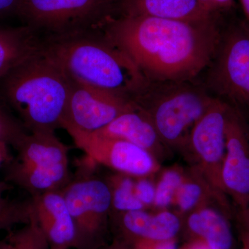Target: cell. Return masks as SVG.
I'll list each match as a JSON object with an SVG mask.
<instances>
[{
    "label": "cell",
    "instance_id": "6da1fadb",
    "mask_svg": "<svg viewBox=\"0 0 249 249\" xmlns=\"http://www.w3.org/2000/svg\"><path fill=\"white\" fill-rule=\"evenodd\" d=\"M225 21L224 14L198 22L118 16L103 29L147 80L178 83L191 81L214 60Z\"/></svg>",
    "mask_w": 249,
    "mask_h": 249
},
{
    "label": "cell",
    "instance_id": "7a4b0ae2",
    "mask_svg": "<svg viewBox=\"0 0 249 249\" xmlns=\"http://www.w3.org/2000/svg\"><path fill=\"white\" fill-rule=\"evenodd\" d=\"M44 43L76 83L130 98L148 84L139 67L103 28L44 39Z\"/></svg>",
    "mask_w": 249,
    "mask_h": 249
},
{
    "label": "cell",
    "instance_id": "3957f363",
    "mask_svg": "<svg viewBox=\"0 0 249 249\" xmlns=\"http://www.w3.org/2000/svg\"><path fill=\"white\" fill-rule=\"evenodd\" d=\"M71 80L48 51L24 60L0 80V98L29 132L60 127Z\"/></svg>",
    "mask_w": 249,
    "mask_h": 249
},
{
    "label": "cell",
    "instance_id": "277c9868",
    "mask_svg": "<svg viewBox=\"0 0 249 249\" xmlns=\"http://www.w3.org/2000/svg\"><path fill=\"white\" fill-rule=\"evenodd\" d=\"M188 82H165L166 85L156 91L150 89L148 83L132 97L147 113L169 150H182L193 126L214 99Z\"/></svg>",
    "mask_w": 249,
    "mask_h": 249
},
{
    "label": "cell",
    "instance_id": "5b68a950",
    "mask_svg": "<svg viewBox=\"0 0 249 249\" xmlns=\"http://www.w3.org/2000/svg\"><path fill=\"white\" fill-rule=\"evenodd\" d=\"M14 148L18 155L7 165L6 180L31 196L61 191L71 181L69 149L55 132H27Z\"/></svg>",
    "mask_w": 249,
    "mask_h": 249
},
{
    "label": "cell",
    "instance_id": "8992f818",
    "mask_svg": "<svg viewBox=\"0 0 249 249\" xmlns=\"http://www.w3.org/2000/svg\"><path fill=\"white\" fill-rule=\"evenodd\" d=\"M119 0H19L16 16L42 39L100 29L118 17Z\"/></svg>",
    "mask_w": 249,
    "mask_h": 249
},
{
    "label": "cell",
    "instance_id": "52a82bcc",
    "mask_svg": "<svg viewBox=\"0 0 249 249\" xmlns=\"http://www.w3.org/2000/svg\"><path fill=\"white\" fill-rule=\"evenodd\" d=\"M211 75L220 99L249 115V27L245 19L226 21Z\"/></svg>",
    "mask_w": 249,
    "mask_h": 249
},
{
    "label": "cell",
    "instance_id": "ba28073f",
    "mask_svg": "<svg viewBox=\"0 0 249 249\" xmlns=\"http://www.w3.org/2000/svg\"><path fill=\"white\" fill-rule=\"evenodd\" d=\"M76 231V249L106 246L111 211L110 189L94 176L71 179L62 190Z\"/></svg>",
    "mask_w": 249,
    "mask_h": 249
},
{
    "label": "cell",
    "instance_id": "9c48e42d",
    "mask_svg": "<svg viewBox=\"0 0 249 249\" xmlns=\"http://www.w3.org/2000/svg\"><path fill=\"white\" fill-rule=\"evenodd\" d=\"M229 105L219 98L192 128L181 152L214 189L226 196L222 172L226 153L225 127Z\"/></svg>",
    "mask_w": 249,
    "mask_h": 249
},
{
    "label": "cell",
    "instance_id": "30bf717a",
    "mask_svg": "<svg viewBox=\"0 0 249 249\" xmlns=\"http://www.w3.org/2000/svg\"><path fill=\"white\" fill-rule=\"evenodd\" d=\"M134 106L132 98L71 80L60 127L96 132Z\"/></svg>",
    "mask_w": 249,
    "mask_h": 249
},
{
    "label": "cell",
    "instance_id": "8fae6325",
    "mask_svg": "<svg viewBox=\"0 0 249 249\" xmlns=\"http://www.w3.org/2000/svg\"><path fill=\"white\" fill-rule=\"evenodd\" d=\"M76 146L94 163L132 178H147L160 169L152 154L131 142L107 138L93 132L67 129Z\"/></svg>",
    "mask_w": 249,
    "mask_h": 249
},
{
    "label": "cell",
    "instance_id": "7c38bea8",
    "mask_svg": "<svg viewBox=\"0 0 249 249\" xmlns=\"http://www.w3.org/2000/svg\"><path fill=\"white\" fill-rule=\"evenodd\" d=\"M225 137L222 184L240 214L249 207V130L245 116L230 105Z\"/></svg>",
    "mask_w": 249,
    "mask_h": 249
},
{
    "label": "cell",
    "instance_id": "4fadbf2b",
    "mask_svg": "<svg viewBox=\"0 0 249 249\" xmlns=\"http://www.w3.org/2000/svg\"><path fill=\"white\" fill-rule=\"evenodd\" d=\"M110 224L117 235L116 241L126 245L139 241L175 240L183 224L178 213H150L145 210L111 213Z\"/></svg>",
    "mask_w": 249,
    "mask_h": 249
},
{
    "label": "cell",
    "instance_id": "5bb4252c",
    "mask_svg": "<svg viewBox=\"0 0 249 249\" xmlns=\"http://www.w3.org/2000/svg\"><path fill=\"white\" fill-rule=\"evenodd\" d=\"M31 201L33 214L50 249H75L76 227L62 190L32 196Z\"/></svg>",
    "mask_w": 249,
    "mask_h": 249
},
{
    "label": "cell",
    "instance_id": "9a60e30c",
    "mask_svg": "<svg viewBox=\"0 0 249 249\" xmlns=\"http://www.w3.org/2000/svg\"><path fill=\"white\" fill-rule=\"evenodd\" d=\"M93 133L133 143L150 152L159 161L166 157L169 150L162 142L147 113L136 103L133 108Z\"/></svg>",
    "mask_w": 249,
    "mask_h": 249
},
{
    "label": "cell",
    "instance_id": "2e32d148",
    "mask_svg": "<svg viewBox=\"0 0 249 249\" xmlns=\"http://www.w3.org/2000/svg\"><path fill=\"white\" fill-rule=\"evenodd\" d=\"M227 213L205 205L187 214L185 227L192 241L201 242L209 249H231L233 235Z\"/></svg>",
    "mask_w": 249,
    "mask_h": 249
},
{
    "label": "cell",
    "instance_id": "e0dca14e",
    "mask_svg": "<svg viewBox=\"0 0 249 249\" xmlns=\"http://www.w3.org/2000/svg\"><path fill=\"white\" fill-rule=\"evenodd\" d=\"M118 11L119 16H146L188 22L206 21L214 15L206 12L198 0H119Z\"/></svg>",
    "mask_w": 249,
    "mask_h": 249
},
{
    "label": "cell",
    "instance_id": "ac0fdd59",
    "mask_svg": "<svg viewBox=\"0 0 249 249\" xmlns=\"http://www.w3.org/2000/svg\"><path fill=\"white\" fill-rule=\"evenodd\" d=\"M43 45V39L27 26H0V80Z\"/></svg>",
    "mask_w": 249,
    "mask_h": 249
},
{
    "label": "cell",
    "instance_id": "d6986e66",
    "mask_svg": "<svg viewBox=\"0 0 249 249\" xmlns=\"http://www.w3.org/2000/svg\"><path fill=\"white\" fill-rule=\"evenodd\" d=\"M211 199L217 201L230 210L227 196L216 191L197 170L192 167L185 172L184 178L175 195L173 204L178 207L180 215L188 214L209 204Z\"/></svg>",
    "mask_w": 249,
    "mask_h": 249
},
{
    "label": "cell",
    "instance_id": "ffe728a7",
    "mask_svg": "<svg viewBox=\"0 0 249 249\" xmlns=\"http://www.w3.org/2000/svg\"><path fill=\"white\" fill-rule=\"evenodd\" d=\"M111 195V213H124L145 210V206L135 194L133 178L117 173L108 178Z\"/></svg>",
    "mask_w": 249,
    "mask_h": 249
},
{
    "label": "cell",
    "instance_id": "44dd1931",
    "mask_svg": "<svg viewBox=\"0 0 249 249\" xmlns=\"http://www.w3.org/2000/svg\"><path fill=\"white\" fill-rule=\"evenodd\" d=\"M33 216L32 201H16L0 196V231L9 230L17 224H27Z\"/></svg>",
    "mask_w": 249,
    "mask_h": 249
},
{
    "label": "cell",
    "instance_id": "7402d4cb",
    "mask_svg": "<svg viewBox=\"0 0 249 249\" xmlns=\"http://www.w3.org/2000/svg\"><path fill=\"white\" fill-rule=\"evenodd\" d=\"M185 172L178 168H170L162 173L156 186V196L153 206L165 209L173 204L175 195L181 186Z\"/></svg>",
    "mask_w": 249,
    "mask_h": 249
},
{
    "label": "cell",
    "instance_id": "603a6c76",
    "mask_svg": "<svg viewBox=\"0 0 249 249\" xmlns=\"http://www.w3.org/2000/svg\"><path fill=\"white\" fill-rule=\"evenodd\" d=\"M16 249H50L49 242L33 214L31 222L18 231L10 233Z\"/></svg>",
    "mask_w": 249,
    "mask_h": 249
},
{
    "label": "cell",
    "instance_id": "cb8c5ba5",
    "mask_svg": "<svg viewBox=\"0 0 249 249\" xmlns=\"http://www.w3.org/2000/svg\"><path fill=\"white\" fill-rule=\"evenodd\" d=\"M26 133V129L20 121L0 104V144L15 147Z\"/></svg>",
    "mask_w": 249,
    "mask_h": 249
},
{
    "label": "cell",
    "instance_id": "d4e9b609",
    "mask_svg": "<svg viewBox=\"0 0 249 249\" xmlns=\"http://www.w3.org/2000/svg\"><path fill=\"white\" fill-rule=\"evenodd\" d=\"M135 194L144 206H152L155 202L156 186L147 178H138L134 186Z\"/></svg>",
    "mask_w": 249,
    "mask_h": 249
},
{
    "label": "cell",
    "instance_id": "484cf974",
    "mask_svg": "<svg viewBox=\"0 0 249 249\" xmlns=\"http://www.w3.org/2000/svg\"><path fill=\"white\" fill-rule=\"evenodd\" d=\"M201 7L210 14L232 11L235 0H198Z\"/></svg>",
    "mask_w": 249,
    "mask_h": 249
},
{
    "label": "cell",
    "instance_id": "4316f807",
    "mask_svg": "<svg viewBox=\"0 0 249 249\" xmlns=\"http://www.w3.org/2000/svg\"><path fill=\"white\" fill-rule=\"evenodd\" d=\"M127 246L129 249H178L176 239L166 241H139Z\"/></svg>",
    "mask_w": 249,
    "mask_h": 249
},
{
    "label": "cell",
    "instance_id": "83f0119b",
    "mask_svg": "<svg viewBox=\"0 0 249 249\" xmlns=\"http://www.w3.org/2000/svg\"><path fill=\"white\" fill-rule=\"evenodd\" d=\"M19 0H0V18L16 15Z\"/></svg>",
    "mask_w": 249,
    "mask_h": 249
},
{
    "label": "cell",
    "instance_id": "f1b7e54d",
    "mask_svg": "<svg viewBox=\"0 0 249 249\" xmlns=\"http://www.w3.org/2000/svg\"><path fill=\"white\" fill-rule=\"evenodd\" d=\"M245 14L246 22L249 25V0H239Z\"/></svg>",
    "mask_w": 249,
    "mask_h": 249
},
{
    "label": "cell",
    "instance_id": "f546056e",
    "mask_svg": "<svg viewBox=\"0 0 249 249\" xmlns=\"http://www.w3.org/2000/svg\"><path fill=\"white\" fill-rule=\"evenodd\" d=\"M241 242L242 249H249V234L244 229L241 231Z\"/></svg>",
    "mask_w": 249,
    "mask_h": 249
},
{
    "label": "cell",
    "instance_id": "4dcf8cb0",
    "mask_svg": "<svg viewBox=\"0 0 249 249\" xmlns=\"http://www.w3.org/2000/svg\"><path fill=\"white\" fill-rule=\"evenodd\" d=\"M100 249H129V248L127 245L115 240L111 245L105 246Z\"/></svg>",
    "mask_w": 249,
    "mask_h": 249
},
{
    "label": "cell",
    "instance_id": "1f68e13d",
    "mask_svg": "<svg viewBox=\"0 0 249 249\" xmlns=\"http://www.w3.org/2000/svg\"><path fill=\"white\" fill-rule=\"evenodd\" d=\"M182 249H209L201 242H196V241H192L191 243L186 245L184 248Z\"/></svg>",
    "mask_w": 249,
    "mask_h": 249
},
{
    "label": "cell",
    "instance_id": "d6a6232c",
    "mask_svg": "<svg viewBox=\"0 0 249 249\" xmlns=\"http://www.w3.org/2000/svg\"><path fill=\"white\" fill-rule=\"evenodd\" d=\"M11 188V186L8 184L7 183L0 182V196H1L2 193L5 191H8Z\"/></svg>",
    "mask_w": 249,
    "mask_h": 249
},
{
    "label": "cell",
    "instance_id": "836d02e7",
    "mask_svg": "<svg viewBox=\"0 0 249 249\" xmlns=\"http://www.w3.org/2000/svg\"><path fill=\"white\" fill-rule=\"evenodd\" d=\"M245 116L246 121H247V125H248V128L249 130V115H243Z\"/></svg>",
    "mask_w": 249,
    "mask_h": 249
},
{
    "label": "cell",
    "instance_id": "e575fe53",
    "mask_svg": "<svg viewBox=\"0 0 249 249\" xmlns=\"http://www.w3.org/2000/svg\"><path fill=\"white\" fill-rule=\"evenodd\" d=\"M248 233L249 234V232H248Z\"/></svg>",
    "mask_w": 249,
    "mask_h": 249
},
{
    "label": "cell",
    "instance_id": "d590c367",
    "mask_svg": "<svg viewBox=\"0 0 249 249\" xmlns=\"http://www.w3.org/2000/svg\"><path fill=\"white\" fill-rule=\"evenodd\" d=\"M248 26H249V24H248Z\"/></svg>",
    "mask_w": 249,
    "mask_h": 249
}]
</instances>
